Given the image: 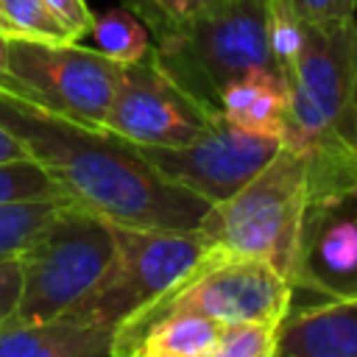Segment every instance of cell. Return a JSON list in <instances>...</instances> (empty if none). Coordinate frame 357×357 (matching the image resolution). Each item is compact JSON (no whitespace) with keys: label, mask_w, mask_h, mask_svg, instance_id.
I'll return each mask as SVG.
<instances>
[{"label":"cell","mask_w":357,"mask_h":357,"mask_svg":"<svg viewBox=\"0 0 357 357\" xmlns=\"http://www.w3.org/2000/svg\"><path fill=\"white\" fill-rule=\"evenodd\" d=\"M0 123L25 142L67 198L112 223L187 231L198 229L212 206L206 198L167 181L137 145L109 131L84 128L8 98H0Z\"/></svg>","instance_id":"1"},{"label":"cell","mask_w":357,"mask_h":357,"mask_svg":"<svg viewBox=\"0 0 357 357\" xmlns=\"http://www.w3.org/2000/svg\"><path fill=\"white\" fill-rule=\"evenodd\" d=\"M151 39L153 61L212 112H220V95L231 78L254 67L276 70L271 0H220L195 20Z\"/></svg>","instance_id":"2"},{"label":"cell","mask_w":357,"mask_h":357,"mask_svg":"<svg viewBox=\"0 0 357 357\" xmlns=\"http://www.w3.org/2000/svg\"><path fill=\"white\" fill-rule=\"evenodd\" d=\"M307 201V159L282 145L245 187L226 201L212 204L198 229L215 251L271 262L290 279Z\"/></svg>","instance_id":"3"},{"label":"cell","mask_w":357,"mask_h":357,"mask_svg":"<svg viewBox=\"0 0 357 357\" xmlns=\"http://www.w3.org/2000/svg\"><path fill=\"white\" fill-rule=\"evenodd\" d=\"M117 251L103 276L67 310V315L126 329L159 298L184 282L209 254L201 229H137L114 223ZM64 315V312H61Z\"/></svg>","instance_id":"4"},{"label":"cell","mask_w":357,"mask_h":357,"mask_svg":"<svg viewBox=\"0 0 357 357\" xmlns=\"http://www.w3.org/2000/svg\"><path fill=\"white\" fill-rule=\"evenodd\" d=\"M117 251L114 223L67 198L22 248L17 318L45 321L67 312L109 268Z\"/></svg>","instance_id":"5"},{"label":"cell","mask_w":357,"mask_h":357,"mask_svg":"<svg viewBox=\"0 0 357 357\" xmlns=\"http://www.w3.org/2000/svg\"><path fill=\"white\" fill-rule=\"evenodd\" d=\"M6 61L11 75L25 86L33 109L100 128L117 95L123 64L78 39L6 36Z\"/></svg>","instance_id":"6"},{"label":"cell","mask_w":357,"mask_h":357,"mask_svg":"<svg viewBox=\"0 0 357 357\" xmlns=\"http://www.w3.org/2000/svg\"><path fill=\"white\" fill-rule=\"evenodd\" d=\"M293 282L271 262L229 257L209 248V254L184 282H178L165 298H159L142 318L117 332L114 354H128V346L134 343L139 329L167 310H195L220 324H279L293 304Z\"/></svg>","instance_id":"7"},{"label":"cell","mask_w":357,"mask_h":357,"mask_svg":"<svg viewBox=\"0 0 357 357\" xmlns=\"http://www.w3.org/2000/svg\"><path fill=\"white\" fill-rule=\"evenodd\" d=\"M215 117H220V112L206 109L181 89L148 53L142 61L123 67L103 131L137 148H173L192 142Z\"/></svg>","instance_id":"8"},{"label":"cell","mask_w":357,"mask_h":357,"mask_svg":"<svg viewBox=\"0 0 357 357\" xmlns=\"http://www.w3.org/2000/svg\"><path fill=\"white\" fill-rule=\"evenodd\" d=\"M282 148V139L262 137L215 117V123L187 145L137 148L167 181L206 198L226 201L245 187Z\"/></svg>","instance_id":"9"},{"label":"cell","mask_w":357,"mask_h":357,"mask_svg":"<svg viewBox=\"0 0 357 357\" xmlns=\"http://www.w3.org/2000/svg\"><path fill=\"white\" fill-rule=\"evenodd\" d=\"M293 287L357 298V192L307 204Z\"/></svg>","instance_id":"10"},{"label":"cell","mask_w":357,"mask_h":357,"mask_svg":"<svg viewBox=\"0 0 357 357\" xmlns=\"http://www.w3.org/2000/svg\"><path fill=\"white\" fill-rule=\"evenodd\" d=\"M117 332L73 315L22 321L11 315L0 324V357H109Z\"/></svg>","instance_id":"11"},{"label":"cell","mask_w":357,"mask_h":357,"mask_svg":"<svg viewBox=\"0 0 357 357\" xmlns=\"http://www.w3.org/2000/svg\"><path fill=\"white\" fill-rule=\"evenodd\" d=\"M279 357H357V298L287 310L276 326Z\"/></svg>","instance_id":"12"},{"label":"cell","mask_w":357,"mask_h":357,"mask_svg":"<svg viewBox=\"0 0 357 357\" xmlns=\"http://www.w3.org/2000/svg\"><path fill=\"white\" fill-rule=\"evenodd\" d=\"M287 81L271 67H254L231 78L220 95V114L231 126L284 139L287 131Z\"/></svg>","instance_id":"13"},{"label":"cell","mask_w":357,"mask_h":357,"mask_svg":"<svg viewBox=\"0 0 357 357\" xmlns=\"http://www.w3.org/2000/svg\"><path fill=\"white\" fill-rule=\"evenodd\" d=\"M223 324L195 310H167L151 318L126 357H212Z\"/></svg>","instance_id":"14"},{"label":"cell","mask_w":357,"mask_h":357,"mask_svg":"<svg viewBox=\"0 0 357 357\" xmlns=\"http://www.w3.org/2000/svg\"><path fill=\"white\" fill-rule=\"evenodd\" d=\"M86 36L95 42L92 45L95 50H100L106 59H112L123 67L142 61L151 53V42H153L151 28L128 6L95 14Z\"/></svg>","instance_id":"15"},{"label":"cell","mask_w":357,"mask_h":357,"mask_svg":"<svg viewBox=\"0 0 357 357\" xmlns=\"http://www.w3.org/2000/svg\"><path fill=\"white\" fill-rule=\"evenodd\" d=\"M64 201H67V195L25 198V201H0V259L20 257L22 248L61 209Z\"/></svg>","instance_id":"16"},{"label":"cell","mask_w":357,"mask_h":357,"mask_svg":"<svg viewBox=\"0 0 357 357\" xmlns=\"http://www.w3.org/2000/svg\"><path fill=\"white\" fill-rule=\"evenodd\" d=\"M53 195H67V192L36 159L0 162V201L53 198Z\"/></svg>","instance_id":"17"},{"label":"cell","mask_w":357,"mask_h":357,"mask_svg":"<svg viewBox=\"0 0 357 357\" xmlns=\"http://www.w3.org/2000/svg\"><path fill=\"white\" fill-rule=\"evenodd\" d=\"M276 326L262 321L223 324L212 357H276Z\"/></svg>","instance_id":"18"},{"label":"cell","mask_w":357,"mask_h":357,"mask_svg":"<svg viewBox=\"0 0 357 357\" xmlns=\"http://www.w3.org/2000/svg\"><path fill=\"white\" fill-rule=\"evenodd\" d=\"M0 11L11 28V36L33 39H70L59 17L45 6V0H0Z\"/></svg>","instance_id":"19"},{"label":"cell","mask_w":357,"mask_h":357,"mask_svg":"<svg viewBox=\"0 0 357 357\" xmlns=\"http://www.w3.org/2000/svg\"><path fill=\"white\" fill-rule=\"evenodd\" d=\"M215 3H220V0H126V6L131 11H137L142 17V22L151 28V36L195 20Z\"/></svg>","instance_id":"20"},{"label":"cell","mask_w":357,"mask_h":357,"mask_svg":"<svg viewBox=\"0 0 357 357\" xmlns=\"http://www.w3.org/2000/svg\"><path fill=\"white\" fill-rule=\"evenodd\" d=\"M290 11L312 25L324 22H343L357 17V0H284Z\"/></svg>","instance_id":"21"},{"label":"cell","mask_w":357,"mask_h":357,"mask_svg":"<svg viewBox=\"0 0 357 357\" xmlns=\"http://www.w3.org/2000/svg\"><path fill=\"white\" fill-rule=\"evenodd\" d=\"M45 6L59 17V22L70 33V39H84L89 33L95 14L89 11L86 0H45Z\"/></svg>","instance_id":"22"},{"label":"cell","mask_w":357,"mask_h":357,"mask_svg":"<svg viewBox=\"0 0 357 357\" xmlns=\"http://www.w3.org/2000/svg\"><path fill=\"white\" fill-rule=\"evenodd\" d=\"M20 290H22V268L20 259H0V324L8 321L17 312V301H20Z\"/></svg>","instance_id":"23"},{"label":"cell","mask_w":357,"mask_h":357,"mask_svg":"<svg viewBox=\"0 0 357 357\" xmlns=\"http://www.w3.org/2000/svg\"><path fill=\"white\" fill-rule=\"evenodd\" d=\"M0 98H8V100H20V103H31L25 86L11 75L8 70V61H6V36L0 33Z\"/></svg>","instance_id":"24"},{"label":"cell","mask_w":357,"mask_h":357,"mask_svg":"<svg viewBox=\"0 0 357 357\" xmlns=\"http://www.w3.org/2000/svg\"><path fill=\"white\" fill-rule=\"evenodd\" d=\"M14 159H33L25 148V142L6 126L0 123V162H14Z\"/></svg>","instance_id":"25"},{"label":"cell","mask_w":357,"mask_h":357,"mask_svg":"<svg viewBox=\"0 0 357 357\" xmlns=\"http://www.w3.org/2000/svg\"><path fill=\"white\" fill-rule=\"evenodd\" d=\"M0 33H3V36H11V28H8V22H6V17H3V11H0Z\"/></svg>","instance_id":"26"},{"label":"cell","mask_w":357,"mask_h":357,"mask_svg":"<svg viewBox=\"0 0 357 357\" xmlns=\"http://www.w3.org/2000/svg\"><path fill=\"white\" fill-rule=\"evenodd\" d=\"M354 151H357V142H354Z\"/></svg>","instance_id":"27"}]
</instances>
